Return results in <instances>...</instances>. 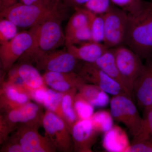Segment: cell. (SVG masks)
<instances>
[{
	"label": "cell",
	"mask_w": 152,
	"mask_h": 152,
	"mask_svg": "<svg viewBox=\"0 0 152 152\" xmlns=\"http://www.w3.org/2000/svg\"><path fill=\"white\" fill-rule=\"evenodd\" d=\"M124 44L139 55L142 60H146L152 56L151 2L143 1L138 9L128 13Z\"/></svg>",
	"instance_id": "cell-1"
},
{
	"label": "cell",
	"mask_w": 152,
	"mask_h": 152,
	"mask_svg": "<svg viewBox=\"0 0 152 152\" xmlns=\"http://www.w3.org/2000/svg\"><path fill=\"white\" fill-rule=\"evenodd\" d=\"M61 15L59 0H44L31 5L15 3L1 12V18L9 19L22 28L33 27Z\"/></svg>",
	"instance_id": "cell-2"
},
{
	"label": "cell",
	"mask_w": 152,
	"mask_h": 152,
	"mask_svg": "<svg viewBox=\"0 0 152 152\" xmlns=\"http://www.w3.org/2000/svg\"><path fill=\"white\" fill-rule=\"evenodd\" d=\"M61 16L47 20L31 28L32 45L23 55L27 60L34 55L56 50L65 43V35L61 27Z\"/></svg>",
	"instance_id": "cell-3"
},
{
	"label": "cell",
	"mask_w": 152,
	"mask_h": 152,
	"mask_svg": "<svg viewBox=\"0 0 152 152\" xmlns=\"http://www.w3.org/2000/svg\"><path fill=\"white\" fill-rule=\"evenodd\" d=\"M130 96L127 95L114 96L110 106L113 119L124 124L134 139L142 133L144 121Z\"/></svg>",
	"instance_id": "cell-4"
},
{
	"label": "cell",
	"mask_w": 152,
	"mask_h": 152,
	"mask_svg": "<svg viewBox=\"0 0 152 152\" xmlns=\"http://www.w3.org/2000/svg\"><path fill=\"white\" fill-rule=\"evenodd\" d=\"M42 126L45 132V136L53 143L57 151H74L71 128L63 119L47 110L44 113Z\"/></svg>",
	"instance_id": "cell-5"
},
{
	"label": "cell",
	"mask_w": 152,
	"mask_h": 152,
	"mask_svg": "<svg viewBox=\"0 0 152 152\" xmlns=\"http://www.w3.org/2000/svg\"><path fill=\"white\" fill-rule=\"evenodd\" d=\"M103 17V43L108 48L123 45L127 26V12L112 5L110 10L104 14Z\"/></svg>",
	"instance_id": "cell-6"
},
{
	"label": "cell",
	"mask_w": 152,
	"mask_h": 152,
	"mask_svg": "<svg viewBox=\"0 0 152 152\" xmlns=\"http://www.w3.org/2000/svg\"><path fill=\"white\" fill-rule=\"evenodd\" d=\"M29 59L35 63L39 70L59 72H73L79 61L67 50L56 49L34 55Z\"/></svg>",
	"instance_id": "cell-7"
},
{
	"label": "cell",
	"mask_w": 152,
	"mask_h": 152,
	"mask_svg": "<svg viewBox=\"0 0 152 152\" xmlns=\"http://www.w3.org/2000/svg\"><path fill=\"white\" fill-rule=\"evenodd\" d=\"M120 72L133 91L134 83L143 70L141 58L132 50L123 45L113 48Z\"/></svg>",
	"instance_id": "cell-8"
},
{
	"label": "cell",
	"mask_w": 152,
	"mask_h": 152,
	"mask_svg": "<svg viewBox=\"0 0 152 152\" xmlns=\"http://www.w3.org/2000/svg\"><path fill=\"white\" fill-rule=\"evenodd\" d=\"M32 34L30 31L18 33L12 39L1 45L0 60L3 70L9 71L14 64L32 45Z\"/></svg>",
	"instance_id": "cell-9"
},
{
	"label": "cell",
	"mask_w": 152,
	"mask_h": 152,
	"mask_svg": "<svg viewBox=\"0 0 152 152\" xmlns=\"http://www.w3.org/2000/svg\"><path fill=\"white\" fill-rule=\"evenodd\" d=\"M40 126L20 124L14 135L24 152H56V149L50 139L38 132Z\"/></svg>",
	"instance_id": "cell-10"
},
{
	"label": "cell",
	"mask_w": 152,
	"mask_h": 152,
	"mask_svg": "<svg viewBox=\"0 0 152 152\" xmlns=\"http://www.w3.org/2000/svg\"><path fill=\"white\" fill-rule=\"evenodd\" d=\"M78 73L86 82L97 86L107 94L114 96L120 95L131 96L125 91L118 82L94 63L85 62L79 69Z\"/></svg>",
	"instance_id": "cell-11"
},
{
	"label": "cell",
	"mask_w": 152,
	"mask_h": 152,
	"mask_svg": "<svg viewBox=\"0 0 152 152\" xmlns=\"http://www.w3.org/2000/svg\"><path fill=\"white\" fill-rule=\"evenodd\" d=\"M1 114L6 122L14 130L20 124L40 126L44 113L40 104L30 101L18 108Z\"/></svg>",
	"instance_id": "cell-12"
},
{
	"label": "cell",
	"mask_w": 152,
	"mask_h": 152,
	"mask_svg": "<svg viewBox=\"0 0 152 152\" xmlns=\"http://www.w3.org/2000/svg\"><path fill=\"white\" fill-rule=\"evenodd\" d=\"M98 134L90 119L78 120L71 128L74 151L92 152V148L96 142Z\"/></svg>",
	"instance_id": "cell-13"
},
{
	"label": "cell",
	"mask_w": 152,
	"mask_h": 152,
	"mask_svg": "<svg viewBox=\"0 0 152 152\" xmlns=\"http://www.w3.org/2000/svg\"><path fill=\"white\" fill-rule=\"evenodd\" d=\"M132 94L140 108L152 105V56L147 59L143 70L134 83Z\"/></svg>",
	"instance_id": "cell-14"
},
{
	"label": "cell",
	"mask_w": 152,
	"mask_h": 152,
	"mask_svg": "<svg viewBox=\"0 0 152 152\" xmlns=\"http://www.w3.org/2000/svg\"><path fill=\"white\" fill-rule=\"evenodd\" d=\"M45 83L53 89L65 92L73 88H78L87 82L78 73L45 72L43 75Z\"/></svg>",
	"instance_id": "cell-15"
},
{
	"label": "cell",
	"mask_w": 152,
	"mask_h": 152,
	"mask_svg": "<svg viewBox=\"0 0 152 152\" xmlns=\"http://www.w3.org/2000/svg\"><path fill=\"white\" fill-rule=\"evenodd\" d=\"M31 99V95L10 84L6 80L1 83L0 107L3 113L18 108Z\"/></svg>",
	"instance_id": "cell-16"
},
{
	"label": "cell",
	"mask_w": 152,
	"mask_h": 152,
	"mask_svg": "<svg viewBox=\"0 0 152 152\" xmlns=\"http://www.w3.org/2000/svg\"><path fill=\"white\" fill-rule=\"evenodd\" d=\"M66 45L68 51L76 58L90 63L95 62L109 49L104 43L92 40Z\"/></svg>",
	"instance_id": "cell-17"
},
{
	"label": "cell",
	"mask_w": 152,
	"mask_h": 152,
	"mask_svg": "<svg viewBox=\"0 0 152 152\" xmlns=\"http://www.w3.org/2000/svg\"><path fill=\"white\" fill-rule=\"evenodd\" d=\"M98 67L118 82L124 90L130 95L132 91L129 85L122 75L116 63L113 48H109L95 62Z\"/></svg>",
	"instance_id": "cell-18"
},
{
	"label": "cell",
	"mask_w": 152,
	"mask_h": 152,
	"mask_svg": "<svg viewBox=\"0 0 152 152\" xmlns=\"http://www.w3.org/2000/svg\"><path fill=\"white\" fill-rule=\"evenodd\" d=\"M131 145L126 132L116 125L104 134L102 145L107 151L126 152Z\"/></svg>",
	"instance_id": "cell-19"
},
{
	"label": "cell",
	"mask_w": 152,
	"mask_h": 152,
	"mask_svg": "<svg viewBox=\"0 0 152 152\" xmlns=\"http://www.w3.org/2000/svg\"><path fill=\"white\" fill-rule=\"evenodd\" d=\"M78 91L94 107H105L110 101L107 93L93 84L85 83L79 87Z\"/></svg>",
	"instance_id": "cell-20"
},
{
	"label": "cell",
	"mask_w": 152,
	"mask_h": 152,
	"mask_svg": "<svg viewBox=\"0 0 152 152\" xmlns=\"http://www.w3.org/2000/svg\"><path fill=\"white\" fill-rule=\"evenodd\" d=\"M17 66L19 75L30 89L47 86L39 70L30 63H22Z\"/></svg>",
	"instance_id": "cell-21"
},
{
	"label": "cell",
	"mask_w": 152,
	"mask_h": 152,
	"mask_svg": "<svg viewBox=\"0 0 152 152\" xmlns=\"http://www.w3.org/2000/svg\"><path fill=\"white\" fill-rule=\"evenodd\" d=\"M77 88H73L64 92L62 101L63 113L66 122L71 129L72 126L79 120L74 106L75 97L77 93Z\"/></svg>",
	"instance_id": "cell-22"
},
{
	"label": "cell",
	"mask_w": 152,
	"mask_h": 152,
	"mask_svg": "<svg viewBox=\"0 0 152 152\" xmlns=\"http://www.w3.org/2000/svg\"><path fill=\"white\" fill-rule=\"evenodd\" d=\"M64 95V92L57 91L48 88L43 106L46 110L55 113L66 122L62 108V101Z\"/></svg>",
	"instance_id": "cell-23"
},
{
	"label": "cell",
	"mask_w": 152,
	"mask_h": 152,
	"mask_svg": "<svg viewBox=\"0 0 152 152\" xmlns=\"http://www.w3.org/2000/svg\"><path fill=\"white\" fill-rule=\"evenodd\" d=\"M85 10L88 18L92 40L99 42H103L104 26L103 15H98L86 9Z\"/></svg>",
	"instance_id": "cell-24"
},
{
	"label": "cell",
	"mask_w": 152,
	"mask_h": 152,
	"mask_svg": "<svg viewBox=\"0 0 152 152\" xmlns=\"http://www.w3.org/2000/svg\"><path fill=\"white\" fill-rule=\"evenodd\" d=\"M93 127L99 133H105L114 126L113 118L110 112L100 110L94 113L90 118Z\"/></svg>",
	"instance_id": "cell-25"
},
{
	"label": "cell",
	"mask_w": 152,
	"mask_h": 152,
	"mask_svg": "<svg viewBox=\"0 0 152 152\" xmlns=\"http://www.w3.org/2000/svg\"><path fill=\"white\" fill-rule=\"evenodd\" d=\"M88 25V18L84 8L76 7L75 12L71 16L66 26L65 34Z\"/></svg>",
	"instance_id": "cell-26"
},
{
	"label": "cell",
	"mask_w": 152,
	"mask_h": 152,
	"mask_svg": "<svg viewBox=\"0 0 152 152\" xmlns=\"http://www.w3.org/2000/svg\"><path fill=\"white\" fill-rule=\"evenodd\" d=\"M74 106L79 120L89 119L94 113V107L79 92L75 97Z\"/></svg>",
	"instance_id": "cell-27"
},
{
	"label": "cell",
	"mask_w": 152,
	"mask_h": 152,
	"mask_svg": "<svg viewBox=\"0 0 152 152\" xmlns=\"http://www.w3.org/2000/svg\"><path fill=\"white\" fill-rule=\"evenodd\" d=\"M18 26L12 21L5 18L0 20V44L7 42L17 35Z\"/></svg>",
	"instance_id": "cell-28"
},
{
	"label": "cell",
	"mask_w": 152,
	"mask_h": 152,
	"mask_svg": "<svg viewBox=\"0 0 152 152\" xmlns=\"http://www.w3.org/2000/svg\"><path fill=\"white\" fill-rule=\"evenodd\" d=\"M65 44L77 45L92 40L91 33L89 26L77 29L73 31L65 34Z\"/></svg>",
	"instance_id": "cell-29"
},
{
	"label": "cell",
	"mask_w": 152,
	"mask_h": 152,
	"mask_svg": "<svg viewBox=\"0 0 152 152\" xmlns=\"http://www.w3.org/2000/svg\"><path fill=\"white\" fill-rule=\"evenodd\" d=\"M144 129L142 133L133 139L132 143L137 142L148 138L152 139V105L143 109Z\"/></svg>",
	"instance_id": "cell-30"
},
{
	"label": "cell",
	"mask_w": 152,
	"mask_h": 152,
	"mask_svg": "<svg viewBox=\"0 0 152 152\" xmlns=\"http://www.w3.org/2000/svg\"><path fill=\"white\" fill-rule=\"evenodd\" d=\"M6 81L18 89L31 95L32 90L30 89L26 86L21 77L19 75L17 66H13L9 71L8 75Z\"/></svg>",
	"instance_id": "cell-31"
},
{
	"label": "cell",
	"mask_w": 152,
	"mask_h": 152,
	"mask_svg": "<svg viewBox=\"0 0 152 152\" xmlns=\"http://www.w3.org/2000/svg\"><path fill=\"white\" fill-rule=\"evenodd\" d=\"M111 3L110 0H89L84 7L95 14L104 15L110 8Z\"/></svg>",
	"instance_id": "cell-32"
},
{
	"label": "cell",
	"mask_w": 152,
	"mask_h": 152,
	"mask_svg": "<svg viewBox=\"0 0 152 152\" xmlns=\"http://www.w3.org/2000/svg\"><path fill=\"white\" fill-rule=\"evenodd\" d=\"M112 3L128 13L138 9L143 2V0H110Z\"/></svg>",
	"instance_id": "cell-33"
},
{
	"label": "cell",
	"mask_w": 152,
	"mask_h": 152,
	"mask_svg": "<svg viewBox=\"0 0 152 152\" xmlns=\"http://www.w3.org/2000/svg\"><path fill=\"white\" fill-rule=\"evenodd\" d=\"M126 152H152V139L148 138L132 144Z\"/></svg>",
	"instance_id": "cell-34"
},
{
	"label": "cell",
	"mask_w": 152,
	"mask_h": 152,
	"mask_svg": "<svg viewBox=\"0 0 152 152\" xmlns=\"http://www.w3.org/2000/svg\"><path fill=\"white\" fill-rule=\"evenodd\" d=\"M0 152H24L20 144L14 135L3 143Z\"/></svg>",
	"instance_id": "cell-35"
},
{
	"label": "cell",
	"mask_w": 152,
	"mask_h": 152,
	"mask_svg": "<svg viewBox=\"0 0 152 152\" xmlns=\"http://www.w3.org/2000/svg\"><path fill=\"white\" fill-rule=\"evenodd\" d=\"M13 131L2 114L0 115V143L2 144L9 138V135Z\"/></svg>",
	"instance_id": "cell-36"
},
{
	"label": "cell",
	"mask_w": 152,
	"mask_h": 152,
	"mask_svg": "<svg viewBox=\"0 0 152 152\" xmlns=\"http://www.w3.org/2000/svg\"><path fill=\"white\" fill-rule=\"evenodd\" d=\"M47 89L46 86L32 90L31 92L32 99L39 104L43 105Z\"/></svg>",
	"instance_id": "cell-37"
},
{
	"label": "cell",
	"mask_w": 152,
	"mask_h": 152,
	"mask_svg": "<svg viewBox=\"0 0 152 152\" xmlns=\"http://www.w3.org/2000/svg\"><path fill=\"white\" fill-rule=\"evenodd\" d=\"M44 0H20V3L24 4H34L42 2Z\"/></svg>",
	"instance_id": "cell-38"
},
{
	"label": "cell",
	"mask_w": 152,
	"mask_h": 152,
	"mask_svg": "<svg viewBox=\"0 0 152 152\" xmlns=\"http://www.w3.org/2000/svg\"><path fill=\"white\" fill-rule=\"evenodd\" d=\"M89 0H69L72 4L76 6L84 5Z\"/></svg>",
	"instance_id": "cell-39"
},
{
	"label": "cell",
	"mask_w": 152,
	"mask_h": 152,
	"mask_svg": "<svg viewBox=\"0 0 152 152\" xmlns=\"http://www.w3.org/2000/svg\"><path fill=\"white\" fill-rule=\"evenodd\" d=\"M16 1L17 0H5L2 3L3 8L13 4L15 3Z\"/></svg>",
	"instance_id": "cell-40"
},
{
	"label": "cell",
	"mask_w": 152,
	"mask_h": 152,
	"mask_svg": "<svg viewBox=\"0 0 152 152\" xmlns=\"http://www.w3.org/2000/svg\"><path fill=\"white\" fill-rule=\"evenodd\" d=\"M5 1V0H1V1L2 2V3H3Z\"/></svg>",
	"instance_id": "cell-41"
},
{
	"label": "cell",
	"mask_w": 152,
	"mask_h": 152,
	"mask_svg": "<svg viewBox=\"0 0 152 152\" xmlns=\"http://www.w3.org/2000/svg\"><path fill=\"white\" fill-rule=\"evenodd\" d=\"M151 2L152 3V0H151Z\"/></svg>",
	"instance_id": "cell-42"
}]
</instances>
